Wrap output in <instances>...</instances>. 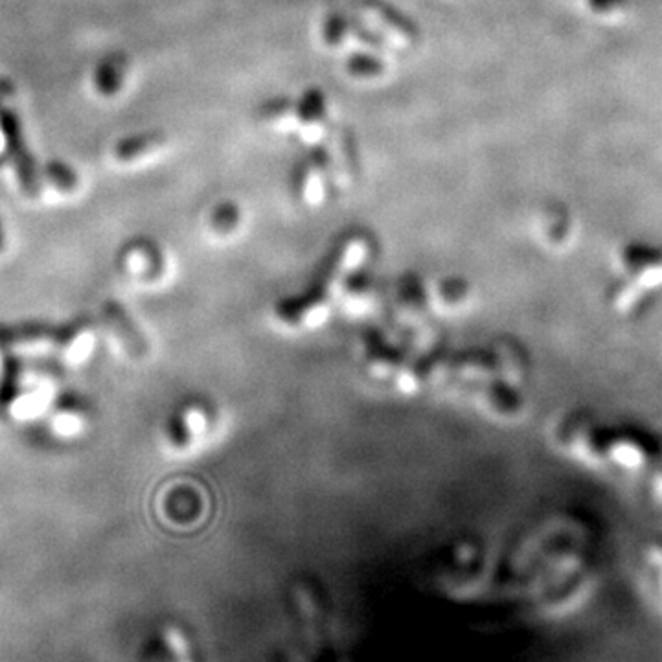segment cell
Masks as SVG:
<instances>
[{
    "label": "cell",
    "instance_id": "obj_1",
    "mask_svg": "<svg viewBox=\"0 0 662 662\" xmlns=\"http://www.w3.org/2000/svg\"><path fill=\"white\" fill-rule=\"evenodd\" d=\"M365 241L361 238H346L330 254L328 264L321 273V282L308 293L296 300L282 302L276 310V319L284 326L293 330H303L317 326L326 321L331 312L335 298L346 285V276L355 273L361 260L365 258Z\"/></svg>",
    "mask_w": 662,
    "mask_h": 662
},
{
    "label": "cell",
    "instance_id": "obj_2",
    "mask_svg": "<svg viewBox=\"0 0 662 662\" xmlns=\"http://www.w3.org/2000/svg\"><path fill=\"white\" fill-rule=\"evenodd\" d=\"M58 376L41 365H19L0 379V406L15 422H30L52 409L58 401Z\"/></svg>",
    "mask_w": 662,
    "mask_h": 662
},
{
    "label": "cell",
    "instance_id": "obj_3",
    "mask_svg": "<svg viewBox=\"0 0 662 662\" xmlns=\"http://www.w3.org/2000/svg\"><path fill=\"white\" fill-rule=\"evenodd\" d=\"M662 458V442L649 431L620 425L609 427L605 442V468L622 473H648Z\"/></svg>",
    "mask_w": 662,
    "mask_h": 662
},
{
    "label": "cell",
    "instance_id": "obj_4",
    "mask_svg": "<svg viewBox=\"0 0 662 662\" xmlns=\"http://www.w3.org/2000/svg\"><path fill=\"white\" fill-rule=\"evenodd\" d=\"M609 427L594 416L574 413L555 425V442L574 461L589 468H605V442Z\"/></svg>",
    "mask_w": 662,
    "mask_h": 662
},
{
    "label": "cell",
    "instance_id": "obj_5",
    "mask_svg": "<svg viewBox=\"0 0 662 662\" xmlns=\"http://www.w3.org/2000/svg\"><path fill=\"white\" fill-rule=\"evenodd\" d=\"M613 269L617 271V282L639 289L640 293L653 296L655 291L662 289V250L629 243L615 252Z\"/></svg>",
    "mask_w": 662,
    "mask_h": 662
},
{
    "label": "cell",
    "instance_id": "obj_6",
    "mask_svg": "<svg viewBox=\"0 0 662 662\" xmlns=\"http://www.w3.org/2000/svg\"><path fill=\"white\" fill-rule=\"evenodd\" d=\"M96 340L98 335L92 322L78 321L56 333L52 351L63 368H79L92 358Z\"/></svg>",
    "mask_w": 662,
    "mask_h": 662
},
{
    "label": "cell",
    "instance_id": "obj_7",
    "mask_svg": "<svg viewBox=\"0 0 662 662\" xmlns=\"http://www.w3.org/2000/svg\"><path fill=\"white\" fill-rule=\"evenodd\" d=\"M56 333L44 324H24L0 331V348L17 358H37L54 350Z\"/></svg>",
    "mask_w": 662,
    "mask_h": 662
},
{
    "label": "cell",
    "instance_id": "obj_8",
    "mask_svg": "<svg viewBox=\"0 0 662 662\" xmlns=\"http://www.w3.org/2000/svg\"><path fill=\"white\" fill-rule=\"evenodd\" d=\"M106 328L117 346L131 359H142L147 353V340L136 322L120 302H107L104 308Z\"/></svg>",
    "mask_w": 662,
    "mask_h": 662
},
{
    "label": "cell",
    "instance_id": "obj_9",
    "mask_svg": "<svg viewBox=\"0 0 662 662\" xmlns=\"http://www.w3.org/2000/svg\"><path fill=\"white\" fill-rule=\"evenodd\" d=\"M122 275L129 284L140 287H153L166 276L164 256L153 247H135L122 258Z\"/></svg>",
    "mask_w": 662,
    "mask_h": 662
},
{
    "label": "cell",
    "instance_id": "obj_10",
    "mask_svg": "<svg viewBox=\"0 0 662 662\" xmlns=\"http://www.w3.org/2000/svg\"><path fill=\"white\" fill-rule=\"evenodd\" d=\"M210 425L209 411L199 405H190L173 418L168 431L170 443L177 451H190L200 438L209 436Z\"/></svg>",
    "mask_w": 662,
    "mask_h": 662
},
{
    "label": "cell",
    "instance_id": "obj_11",
    "mask_svg": "<svg viewBox=\"0 0 662 662\" xmlns=\"http://www.w3.org/2000/svg\"><path fill=\"white\" fill-rule=\"evenodd\" d=\"M48 429L54 436L70 440L85 433L89 425V413L87 406L78 399L56 401L52 409L46 413Z\"/></svg>",
    "mask_w": 662,
    "mask_h": 662
},
{
    "label": "cell",
    "instance_id": "obj_12",
    "mask_svg": "<svg viewBox=\"0 0 662 662\" xmlns=\"http://www.w3.org/2000/svg\"><path fill=\"white\" fill-rule=\"evenodd\" d=\"M365 10L370 17L376 19V23L383 28V32L388 37H394L401 42H415L418 39L416 26L406 19L403 14H399L394 6L381 3V0H367Z\"/></svg>",
    "mask_w": 662,
    "mask_h": 662
},
{
    "label": "cell",
    "instance_id": "obj_13",
    "mask_svg": "<svg viewBox=\"0 0 662 662\" xmlns=\"http://www.w3.org/2000/svg\"><path fill=\"white\" fill-rule=\"evenodd\" d=\"M326 120V98L319 89L305 90L303 96L294 104V122L303 131H313Z\"/></svg>",
    "mask_w": 662,
    "mask_h": 662
},
{
    "label": "cell",
    "instance_id": "obj_14",
    "mask_svg": "<svg viewBox=\"0 0 662 662\" xmlns=\"http://www.w3.org/2000/svg\"><path fill=\"white\" fill-rule=\"evenodd\" d=\"M543 234L546 243L554 248H564L573 241V223L571 219L559 210H552L545 214L543 219Z\"/></svg>",
    "mask_w": 662,
    "mask_h": 662
},
{
    "label": "cell",
    "instance_id": "obj_15",
    "mask_svg": "<svg viewBox=\"0 0 662 662\" xmlns=\"http://www.w3.org/2000/svg\"><path fill=\"white\" fill-rule=\"evenodd\" d=\"M346 69L355 78H378L385 72L387 65L383 60H379L374 54L359 52V54H351L348 58Z\"/></svg>",
    "mask_w": 662,
    "mask_h": 662
},
{
    "label": "cell",
    "instance_id": "obj_16",
    "mask_svg": "<svg viewBox=\"0 0 662 662\" xmlns=\"http://www.w3.org/2000/svg\"><path fill=\"white\" fill-rule=\"evenodd\" d=\"M350 32V19L344 14H331L322 26V37L326 44L337 48L342 46Z\"/></svg>",
    "mask_w": 662,
    "mask_h": 662
},
{
    "label": "cell",
    "instance_id": "obj_17",
    "mask_svg": "<svg viewBox=\"0 0 662 662\" xmlns=\"http://www.w3.org/2000/svg\"><path fill=\"white\" fill-rule=\"evenodd\" d=\"M264 117L271 122H284V120H294V104L291 99L278 98L273 101H267L264 106Z\"/></svg>",
    "mask_w": 662,
    "mask_h": 662
},
{
    "label": "cell",
    "instance_id": "obj_18",
    "mask_svg": "<svg viewBox=\"0 0 662 662\" xmlns=\"http://www.w3.org/2000/svg\"><path fill=\"white\" fill-rule=\"evenodd\" d=\"M238 221H239L238 207L223 205L216 210V214L212 218V227L218 234H228L238 227Z\"/></svg>",
    "mask_w": 662,
    "mask_h": 662
},
{
    "label": "cell",
    "instance_id": "obj_19",
    "mask_svg": "<svg viewBox=\"0 0 662 662\" xmlns=\"http://www.w3.org/2000/svg\"><path fill=\"white\" fill-rule=\"evenodd\" d=\"M648 479V497L662 508V458L646 473Z\"/></svg>",
    "mask_w": 662,
    "mask_h": 662
},
{
    "label": "cell",
    "instance_id": "obj_20",
    "mask_svg": "<svg viewBox=\"0 0 662 662\" xmlns=\"http://www.w3.org/2000/svg\"><path fill=\"white\" fill-rule=\"evenodd\" d=\"M350 28L355 32V35H358V39L365 44H370V46H381V39L370 32V28L359 21V19H350Z\"/></svg>",
    "mask_w": 662,
    "mask_h": 662
}]
</instances>
